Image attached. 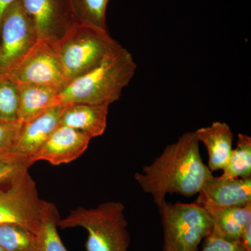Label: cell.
I'll return each mask as SVG.
<instances>
[{
	"label": "cell",
	"instance_id": "6da1fadb",
	"mask_svg": "<svg viewBox=\"0 0 251 251\" xmlns=\"http://www.w3.org/2000/svg\"><path fill=\"white\" fill-rule=\"evenodd\" d=\"M195 131L186 132L168 145L151 164L135 173L144 192L151 195L157 207L166 202L168 193L191 198L201 192L212 172L204 164Z\"/></svg>",
	"mask_w": 251,
	"mask_h": 251
},
{
	"label": "cell",
	"instance_id": "7a4b0ae2",
	"mask_svg": "<svg viewBox=\"0 0 251 251\" xmlns=\"http://www.w3.org/2000/svg\"><path fill=\"white\" fill-rule=\"evenodd\" d=\"M136 69L133 55L121 45L97 67L67 82L59 92V104L110 105L120 99Z\"/></svg>",
	"mask_w": 251,
	"mask_h": 251
},
{
	"label": "cell",
	"instance_id": "3957f363",
	"mask_svg": "<svg viewBox=\"0 0 251 251\" xmlns=\"http://www.w3.org/2000/svg\"><path fill=\"white\" fill-rule=\"evenodd\" d=\"M122 202L108 201L96 208L77 207L59 219L57 227H80L88 232L86 251H128L130 236Z\"/></svg>",
	"mask_w": 251,
	"mask_h": 251
},
{
	"label": "cell",
	"instance_id": "277c9868",
	"mask_svg": "<svg viewBox=\"0 0 251 251\" xmlns=\"http://www.w3.org/2000/svg\"><path fill=\"white\" fill-rule=\"evenodd\" d=\"M120 46L108 30L81 23L56 42L68 82L97 67Z\"/></svg>",
	"mask_w": 251,
	"mask_h": 251
},
{
	"label": "cell",
	"instance_id": "5b68a950",
	"mask_svg": "<svg viewBox=\"0 0 251 251\" xmlns=\"http://www.w3.org/2000/svg\"><path fill=\"white\" fill-rule=\"evenodd\" d=\"M158 208L163 227V251H198L201 243L212 232L210 215L197 202L166 201Z\"/></svg>",
	"mask_w": 251,
	"mask_h": 251
},
{
	"label": "cell",
	"instance_id": "8992f818",
	"mask_svg": "<svg viewBox=\"0 0 251 251\" xmlns=\"http://www.w3.org/2000/svg\"><path fill=\"white\" fill-rule=\"evenodd\" d=\"M50 202L41 200L29 171L6 189L0 190V225H21L38 234Z\"/></svg>",
	"mask_w": 251,
	"mask_h": 251
},
{
	"label": "cell",
	"instance_id": "52a82bcc",
	"mask_svg": "<svg viewBox=\"0 0 251 251\" xmlns=\"http://www.w3.org/2000/svg\"><path fill=\"white\" fill-rule=\"evenodd\" d=\"M3 73L18 85L64 87L68 82L56 43L44 39H39L22 59Z\"/></svg>",
	"mask_w": 251,
	"mask_h": 251
},
{
	"label": "cell",
	"instance_id": "ba28073f",
	"mask_svg": "<svg viewBox=\"0 0 251 251\" xmlns=\"http://www.w3.org/2000/svg\"><path fill=\"white\" fill-rule=\"evenodd\" d=\"M39 40L35 25L18 0L6 11L0 26V74L22 59Z\"/></svg>",
	"mask_w": 251,
	"mask_h": 251
},
{
	"label": "cell",
	"instance_id": "9c48e42d",
	"mask_svg": "<svg viewBox=\"0 0 251 251\" xmlns=\"http://www.w3.org/2000/svg\"><path fill=\"white\" fill-rule=\"evenodd\" d=\"M39 39L57 42L79 23L72 0H20Z\"/></svg>",
	"mask_w": 251,
	"mask_h": 251
},
{
	"label": "cell",
	"instance_id": "30bf717a",
	"mask_svg": "<svg viewBox=\"0 0 251 251\" xmlns=\"http://www.w3.org/2000/svg\"><path fill=\"white\" fill-rule=\"evenodd\" d=\"M92 139L85 133L60 125L29 158V162L31 166L39 161H46L53 166L71 163L85 153Z\"/></svg>",
	"mask_w": 251,
	"mask_h": 251
},
{
	"label": "cell",
	"instance_id": "8fae6325",
	"mask_svg": "<svg viewBox=\"0 0 251 251\" xmlns=\"http://www.w3.org/2000/svg\"><path fill=\"white\" fill-rule=\"evenodd\" d=\"M64 108L62 105L52 107L32 120L23 122L17 141L11 151L27 156L29 160L60 126Z\"/></svg>",
	"mask_w": 251,
	"mask_h": 251
},
{
	"label": "cell",
	"instance_id": "7c38bea8",
	"mask_svg": "<svg viewBox=\"0 0 251 251\" xmlns=\"http://www.w3.org/2000/svg\"><path fill=\"white\" fill-rule=\"evenodd\" d=\"M196 202L204 206L210 215L212 232L228 240L239 242L243 231L251 223V204L244 207H227L200 195Z\"/></svg>",
	"mask_w": 251,
	"mask_h": 251
},
{
	"label": "cell",
	"instance_id": "4fadbf2b",
	"mask_svg": "<svg viewBox=\"0 0 251 251\" xmlns=\"http://www.w3.org/2000/svg\"><path fill=\"white\" fill-rule=\"evenodd\" d=\"M109 106L108 104L64 105L60 125L78 130L92 138L100 136L107 128Z\"/></svg>",
	"mask_w": 251,
	"mask_h": 251
},
{
	"label": "cell",
	"instance_id": "5bb4252c",
	"mask_svg": "<svg viewBox=\"0 0 251 251\" xmlns=\"http://www.w3.org/2000/svg\"><path fill=\"white\" fill-rule=\"evenodd\" d=\"M198 195L219 205L244 207L251 204V177L224 179L213 176Z\"/></svg>",
	"mask_w": 251,
	"mask_h": 251
},
{
	"label": "cell",
	"instance_id": "9a60e30c",
	"mask_svg": "<svg viewBox=\"0 0 251 251\" xmlns=\"http://www.w3.org/2000/svg\"><path fill=\"white\" fill-rule=\"evenodd\" d=\"M198 140L205 146L208 168L211 172L224 170L232 153L234 133L226 122H214L195 131Z\"/></svg>",
	"mask_w": 251,
	"mask_h": 251
},
{
	"label": "cell",
	"instance_id": "2e32d148",
	"mask_svg": "<svg viewBox=\"0 0 251 251\" xmlns=\"http://www.w3.org/2000/svg\"><path fill=\"white\" fill-rule=\"evenodd\" d=\"M63 87L18 84V120L26 122L52 107L59 105V94Z\"/></svg>",
	"mask_w": 251,
	"mask_h": 251
},
{
	"label": "cell",
	"instance_id": "e0dca14e",
	"mask_svg": "<svg viewBox=\"0 0 251 251\" xmlns=\"http://www.w3.org/2000/svg\"><path fill=\"white\" fill-rule=\"evenodd\" d=\"M224 179L251 177V138L244 133H239L237 147L232 150L231 156L219 176Z\"/></svg>",
	"mask_w": 251,
	"mask_h": 251
},
{
	"label": "cell",
	"instance_id": "ac0fdd59",
	"mask_svg": "<svg viewBox=\"0 0 251 251\" xmlns=\"http://www.w3.org/2000/svg\"><path fill=\"white\" fill-rule=\"evenodd\" d=\"M0 246L6 251H38L37 234L21 225H0Z\"/></svg>",
	"mask_w": 251,
	"mask_h": 251
},
{
	"label": "cell",
	"instance_id": "d6986e66",
	"mask_svg": "<svg viewBox=\"0 0 251 251\" xmlns=\"http://www.w3.org/2000/svg\"><path fill=\"white\" fill-rule=\"evenodd\" d=\"M59 219L57 207L50 202L37 234L38 251H68L57 232V223Z\"/></svg>",
	"mask_w": 251,
	"mask_h": 251
},
{
	"label": "cell",
	"instance_id": "ffe728a7",
	"mask_svg": "<svg viewBox=\"0 0 251 251\" xmlns=\"http://www.w3.org/2000/svg\"><path fill=\"white\" fill-rule=\"evenodd\" d=\"M79 23L108 30L106 11L110 0H72Z\"/></svg>",
	"mask_w": 251,
	"mask_h": 251
},
{
	"label": "cell",
	"instance_id": "44dd1931",
	"mask_svg": "<svg viewBox=\"0 0 251 251\" xmlns=\"http://www.w3.org/2000/svg\"><path fill=\"white\" fill-rule=\"evenodd\" d=\"M31 166L29 158L14 151L0 154V190L9 188Z\"/></svg>",
	"mask_w": 251,
	"mask_h": 251
},
{
	"label": "cell",
	"instance_id": "7402d4cb",
	"mask_svg": "<svg viewBox=\"0 0 251 251\" xmlns=\"http://www.w3.org/2000/svg\"><path fill=\"white\" fill-rule=\"evenodd\" d=\"M18 85L4 73L0 74V120L17 121L19 111Z\"/></svg>",
	"mask_w": 251,
	"mask_h": 251
},
{
	"label": "cell",
	"instance_id": "603a6c76",
	"mask_svg": "<svg viewBox=\"0 0 251 251\" xmlns=\"http://www.w3.org/2000/svg\"><path fill=\"white\" fill-rule=\"evenodd\" d=\"M23 122L0 120V154L11 151L16 145Z\"/></svg>",
	"mask_w": 251,
	"mask_h": 251
},
{
	"label": "cell",
	"instance_id": "cb8c5ba5",
	"mask_svg": "<svg viewBox=\"0 0 251 251\" xmlns=\"http://www.w3.org/2000/svg\"><path fill=\"white\" fill-rule=\"evenodd\" d=\"M201 251H248L240 242L228 240L211 232L204 239Z\"/></svg>",
	"mask_w": 251,
	"mask_h": 251
},
{
	"label": "cell",
	"instance_id": "d4e9b609",
	"mask_svg": "<svg viewBox=\"0 0 251 251\" xmlns=\"http://www.w3.org/2000/svg\"><path fill=\"white\" fill-rule=\"evenodd\" d=\"M239 242L248 251H251V223L243 231Z\"/></svg>",
	"mask_w": 251,
	"mask_h": 251
},
{
	"label": "cell",
	"instance_id": "484cf974",
	"mask_svg": "<svg viewBox=\"0 0 251 251\" xmlns=\"http://www.w3.org/2000/svg\"><path fill=\"white\" fill-rule=\"evenodd\" d=\"M18 0H0V26H1V21L3 16L8 9L14 4Z\"/></svg>",
	"mask_w": 251,
	"mask_h": 251
},
{
	"label": "cell",
	"instance_id": "4316f807",
	"mask_svg": "<svg viewBox=\"0 0 251 251\" xmlns=\"http://www.w3.org/2000/svg\"><path fill=\"white\" fill-rule=\"evenodd\" d=\"M0 251H6L5 250V249H3V248L1 247V246H0Z\"/></svg>",
	"mask_w": 251,
	"mask_h": 251
}]
</instances>
